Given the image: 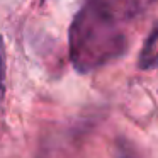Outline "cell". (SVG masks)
<instances>
[{
    "instance_id": "1",
    "label": "cell",
    "mask_w": 158,
    "mask_h": 158,
    "mask_svg": "<svg viewBox=\"0 0 158 158\" xmlns=\"http://www.w3.org/2000/svg\"><path fill=\"white\" fill-rule=\"evenodd\" d=\"M68 44L73 66L85 73L123 55L126 39L114 29L109 5L102 0H87L72 21Z\"/></svg>"
},
{
    "instance_id": "3",
    "label": "cell",
    "mask_w": 158,
    "mask_h": 158,
    "mask_svg": "<svg viewBox=\"0 0 158 158\" xmlns=\"http://www.w3.org/2000/svg\"><path fill=\"white\" fill-rule=\"evenodd\" d=\"M139 68L141 70H150V68H158V55L153 51L139 56Z\"/></svg>"
},
{
    "instance_id": "6",
    "label": "cell",
    "mask_w": 158,
    "mask_h": 158,
    "mask_svg": "<svg viewBox=\"0 0 158 158\" xmlns=\"http://www.w3.org/2000/svg\"><path fill=\"white\" fill-rule=\"evenodd\" d=\"M44 2H46V0H41V4H44Z\"/></svg>"
},
{
    "instance_id": "4",
    "label": "cell",
    "mask_w": 158,
    "mask_h": 158,
    "mask_svg": "<svg viewBox=\"0 0 158 158\" xmlns=\"http://www.w3.org/2000/svg\"><path fill=\"white\" fill-rule=\"evenodd\" d=\"M158 43V24L153 27V31L150 32V36H148L146 43H144V48L143 51H141V55H146V53H151L153 51V46Z\"/></svg>"
},
{
    "instance_id": "5",
    "label": "cell",
    "mask_w": 158,
    "mask_h": 158,
    "mask_svg": "<svg viewBox=\"0 0 158 158\" xmlns=\"http://www.w3.org/2000/svg\"><path fill=\"white\" fill-rule=\"evenodd\" d=\"M117 158H138V156L134 153L133 146H129V144H126L123 141V144L117 148Z\"/></svg>"
},
{
    "instance_id": "2",
    "label": "cell",
    "mask_w": 158,
    "mask_h": 158,
    "mask_svg": "<svg viewBox=\"0 0 158 158\" xmlns=\"http://www.w3.org/2000/svg\"><path fill=\"white\" fill-rule=\"evenodd\" d=\"M5 44H4V38L0 34V99H4L5 94Z\"/></svg>"
}]
</instances>
